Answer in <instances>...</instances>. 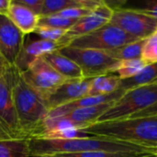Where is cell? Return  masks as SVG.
<instances>
[{"label": "cell", "mask_w": 157, "mask_h": 157, "mask_svg": "<svg viewBox=\"0 0 157 157\" xmlns=\"http://www.w3.org/2000/svg\"><path fill=\"white\" fill-rule=\"evenodd\" d=\"M31 157L38 155H56L61 154H76L85 152H143L154 153L155 148L117 141L105 137L92 136L70 140H54L30 138Z\"/></svg>", "instance_id": "obj_1"}, {"label": "cell", "mask_w": 157, "mask_h": 157, "mask_svg": "<svg viewBox=\"0 0 157 157\" xmlns=\"http://www.w3.org/2000/svg\"><path fill=\"white\" fill-rule=\"evenodd\" d=\"M12 97L18 127L23 138L30 139L40 134L50 110L45 99L24 81L18 70L13 85Z\"/></svg>", "instance_id": "obj_2"}, {"label": "cell", "mask_w": 157, "mask_h": 157, "mask_svg": "<svg viewBox=\"0 0 157 157\" xmlns=\"http://www.w3.org/2000/svg\"><path fill=\"white\" fill-rule=\"evenodd\" d=\"M85 131L94 136L157 147V115L96 122Z\"/></svg>", "instance_id": "obj_3"}, {"label": "cell", "mask_w": 157, "mask_h": 157, "mask_svg": "<svg viewBox=\"0 0 157 157\" xmlns=\"http://www.w3.org/2000/svg\"><path fill=\"white\" fill-rule=\"evenodd\" d=\"M157 102V83L138 86L125 91L97 122L112 121L131 118Z\"/></svg>", "instance_id": "obj_4"}, {"label": "cell", "mask_w": 157, "mask_h": 157, "mask_svg": "<svg viewBox=\"0 0 157 157\" xmlns=\"http://www.w3.org/2000/svg\"><path fill=\"white\" fill-rule=\"evenodd\" d=\"M58 52L80 67L84 78L115 74L121 62L111 58L106 52L98 50L79 49L66 45L60 47Z\"/></svg>", "instance_id": "obj_5"}, {"label": "cell", "mask_w": 157, "mask_h": 157, "mask_svg": "<svg viewBox=\"0 0 157 157\" xmlns=\"http://www.w3.org/2000/svg\"><path fill=\"white\" fill-rule=\"evenodd\" d=\"M17 68L7 64L0 75V140L24 139L17 120L12 89Z\"/></svg>", "instance_id": "obj_6"}, {"label": "cell", "mask_w": 157, "mask_h": 157, "mask_svg": "<svg viewBox=\"0 0 157 157\" xmlns=\"http://www.w3.org/2000/svg\"><path fill=\"white\" fill-rule=\"evenodd\" d=\"M136 40H138V39L129 35L116 25L109 22L91 33L71 40L67 45L79 49L108 52Z\"/></svg>", "instance_id": "obj_7"}, {"label": "cell", "mask_w": 157, "mask_h": 157, "mask_svg": "<svg viewBox=\"0 0 157 157\" xmlns=\"http://www.w3.org/2000/svg\"><path fill=\"white\" fill-rule=\"evenodd\" d=\"M21 76L24 81L45 100L61 85L67 81L42 57L38 58L26 71L22 72Z\"/></svg>", "instance_id": "obj_8"}, {"label": "cell", "mask_w": 157, "mask_h": 157, "mask_svg": "<svg viewBox=\"0 0 157 157\" xmlns=\"http://www.w3.org/2000/svg\"><path fill=\"white\" fill-rule=\"evenodd\" d=\"M109 22L138 40L148 39L157 29V19L139 9L118 7L113 10Z\"/></svg>", "instance_id": "obj_9"}, {"label": "cell", "mask_w": 157, "mask_h": 157, "mask_svg": "<svg viewBox=\"0 0 157 157\" xmlns=\"http://www.w3.org/2000/svg\"><path fill=\"white\" fill-rule=\"evenodd\" d=\"M113 14V9L104 1L99 6L91 11L88 15L81 17L76 23L66 31L63 38L58 43L59 48L67 45L71 40L91 33L102 26L108 24Z\"/></svg>", "instance_id": "obj_10"}, {"label": "cell", "mask_w": 157, "mask_h": 157, "mask_svg": "<svg viewBox=\"0 0 157 157\" xmlns=\"http://www.w3.org/2000/svg\"><path fill=\"white\" fill-rule=\"evenodd\" d=\"M25 38L26 35L6 16L0 15V54L7 64H15Z\"/></svg>", "instance_id": "obj_11"}, {"label": "cell", "mask_w": 157, "mask_h": 157, "mask_svg": "<svg viewBox=\"0 0 157 157\" xmlns=\"http://www.w3.org/2000/svg\"><path fill=\"white\" fill-rule=\"evenodd\" d=\"M93 78L67 80L45 100L49 110L87 97Z\"/></svg>", "instance_id": "obj_12"}, {"label": "cell", "mask_w": 157, "mask_h": 157, "mask_svg": "<svg viewBox=\"0 0 157 157\" xmlns=\"http://www.w3.org/2000/svg\"><path fill=\"white\" fill-rule=\"evenodd\" d=\"M58 49L59 44L56 42L41 39L32 40L29 37H26L14 66L22 73L26 71L38 58Z\"/></svg>", "instance_id": "obj_13"}, {"label": "cell", "mask_w": 157, "mask_h": 157, "mask_svg": "<svg viewBox=\"0 0 157 157\" xmlns=\"http://www.w3.org/2000/svg\"><path fill=\"white\" fill-rule=\"evenodd\" d=\"M125 93V91L121 88H119L115 92L109 94V95H102V96H95V97H86L84 98L70 102L68 104L63 105L59 108H56L52 110H51L48 114L47 119L50 118H55L61 115H63L65 113H68L72 110H75L76 109L80 108H87V107H94L98 106L106 103H111L116 102L121 96Z\"/></svg>", "instance_id": "obj_14"}, {"label": "cell", "mask_w": 157, "mask_h": 157, "mask_svg": "<svg viewBox=\"0 0 157 157\" xmlns=\"http://www.w3.org/2000/svg\"><path fill=\"white\" fill-rule=\"evenodd\" d=\"M7 17L24 35L27 36L33 33L38 28L40 16L34 14L16 0H12Z\"/></svg>", "instance_id": "obj_15"}, {"label": "cell", "mask_w": 157, "mask_h": 157, "mask_svg": "<svg viewBox=\"0 0 157 157\" xmlns=\"http://www.w3.org/2000/svg\"><path fill=\"white\" fill-rule=\"evenodd\" d=\"M113 103L114 102L106 103L94 107L80 108L61 116L75 123L79 129L86 130V128L96 123L98 120L113 105Z\"/></svg>", "instance_id": "obj_16"}, {"label": "cell", "mask_w": 157, "mask_h": 157, "mask_svg": "<svg viewBox=\"0 0 157 157\" xmlns=\"http://www.w3.org/2000/svg\"><path fill=\"white\" fill-rule=\"evenodd\" d=\"M42 58L66 80L84 78L80 67L71 59L60 53L58 50L43 55Z\"/></svg>", "instance_id": "obj_17"}, {"label": "cell", "mask_w": 157, "mask_h": 157, "mask_svg": "<svg viewBox=\"0 0 157 157\" xmlns=\"http://www.w3.org/2000/svg\"><path fill=\"white\" fill-rule=\"evenodd\" d=\"M103 2L104 1L99 0H44V5L40 17L54 15L63 10L75 7L94 10Z\"/></svg>", "instance_id": "obj_18"}, {"label": "cell", "mask_w": 157, "mask_h": 157, "mask_svg": "<svg viewBox=\"0 0 157 157\" xmlns=\"http://www.w3.org/2000/svg\"><path fill=\"white\" fill-rule=\"evenodd\" d=\"M157 81V63L146 64L137 75L134 76L121 80L120 88L124 91L130 90L132 88H135L138 86L149 85L152 83H155Z\"/></svg>", "instance_id": "obj_19"}, {"label": "cell", "mask_w": 157, "mask_h": 157, "mask_svg": "<svg viewBox=\"0 0 157 157\" xmlns=\"http://www.w3.org/2000/svg\"><path fill=\"white\" fill-rule=\"evenodd\" d=\"M121 78L116 74L99 75L92 79L87 97L109 95L120 88Z\"/></svg>", "instance_id": "obj_20"}, {"label": "cell", "mask_w": 157, "mask_h": 157, "mask_svg": "<svg viewBox=\"0 0 157 157\" xmlns=\"http://www.w3.org/2000/svg\"><path fill=\"white\" fill-rule=\"evenodd\" d=\"M0 157H31L29 139L0 140Z\"/></svg>", "instance_id": "obj_21"}, {"label": "cell", "mask_w": 157, "mask_h": 157, "mask_svg": "<svg viewBox=\"0 0 157 157\" xmlns=\"http://www.w3.org/2000/svg\"><path fill=\"white\" fill-rule=\"evenodd\" d=\"M146 39L138 40L134 42L126 44L124 46L119 47L114 50L106 52L111 58L118 61L125 60H133V59H142V52L144 46L145 44Z\"/></svg>", "instance_id": "obj_22"}, {"label": "cell", "mask_w": 157, "mask_h": 157, "mask_svg": "<svg viewBox=\"0 0 157 157\" xmlns=\"http://www.w3.org/2000/svg\"><path fill=\"white\" fill-rule=\"evenodd\" d=\"M146 64L147 63L143 59L121 61L115 74L121 78V80L128 79L137 75Z\"/></svg>", "instance_id": "obj_23"}, {"label": "cell", "mask_w": 157, "mask_h": 157, "mask_svg": "<svg viewBox=\"0 0 157 157\" xmlns=\"http://www.w3.org/2000/svg\"><path fill=\"white\" fill-rule=\"evenodd\" d=\"M154 153L143 152H85L76 154H61L56 155V157H144Z\"/></svg>", "instance_id": "obj_24"}, {"label": "cell", "mask_w": 157, "mask_h": 157, "mask_svg": "<svg viewBox=\"0 0 157 157\" xmlns=\"http://www.w3.org/2000/svg\"><path fill=\"white\" fill-rule=\"evenodd\" d=\"M77 20L75 19H69L58 15H50V16H42L39 18L38 27H48L53 29H60L68 30L70 29Z\"/></svg>", "instance_id": "obj_25"}, {"label": "cell", "mask_w": 157, "mask_h": 157, "mask_svg": "<svg viewBox=\"0 0 157 157\" xmlns=\"http://www.w3.org/2000/svg\"><path fill=\"white\" fill-rule=\"evenodd\" d=\"M67 30L64 29H53V28H48V27H38L35 31L33 32L34 34L38 35L40 39L52 41L59 43L61 40L63 38Z\"/></svg>", "instance_id": "obj_26"}, {"label": "cell", "mask_w": 157, "mask_h": 157, "mask_svg": "<svg viewBox=\"0 0 157 157\" xmlns=\"http://www.w3.org/2000/svg\"><path fill=\"white\" fill-rule=\"evenodd\" d=\"M142 59L147 63H157V36L153 35L146 39L142 52Z\"/></svg>", "instance_id": "obj_27"}, {"label": "cell", "mask_w": 157, "mask_h": 157, "mask_svg": "<svg viewBox=\"0 0 157 157\" xmlns=\"http://www.w3.org/2000/svg\"><path fill=\"white\" fill-rule=\"evenodd\" d=\"M91 11H93V10H89V9L83 8V7H75V8H68V9L63 10V11H61L57 14H54V15H58L60 17L69 18V19L78 20L81 17L88 15Z\"/></svg>", "instance_id": "obj_28"}, {"label": "cell", "mask_w": 157, "mask_h": 157, "mask_svg": "<svg viewBox=\"0 0 157 157\" xmlns=\"http://www.w3.org/2000/svg\"><path fill=\"white\" fill-rule=\"evenodd\" d=\"M17 3L29 8L34 14L40 16L44 5V0H16Z\"/></svg>", "instance_id": "obj_29"}, {"label": "cell", "mask_w": 157, "mask_h": 157, "mask_svg": "<svg viewBox=\"0 0 157 157\" xmlns=\"http://www.w3.org/2000/svg\"><path fill=\"white\" fill-rule=\"evenodd\" d=\"M141 12L157 19V0H149L145 3L144 8L139 9Z\"/></svg>", "instance_id": "obj_30"}, {"label": "cell", "mask_w": 157, "mask_h": 157, "mask_svg": "<svg viewBox=\"0 0 157 157\" xmlns=\"http://www.w3.org/2000/svg\"><path fill=\"white\" fill-rule=\"evenodd\" d=\"M157 115V102L153 106L149 107L148 109L142 110L134 115H132L131 118H141V117H147V116H155Z\"/></svg>", "instance_id": "obj_31"}, {"label": "cell", "mask_w": 157, "mask_h": 157, "mask_svg": "<svg viewBox=\"0 0 157 157\" xmlns=\"http://www.w3.org/2000/svg\"><path fill=\"white\" fill-rule=\"evenodd\" d=\"M11 1L12 0H0V15L7 17Z\"/></svg>", "instance_id": "obj_32"}, {"label": "cell", "mask_w": 157, "mask_h": 157, "mask_svg": "<svg viewBox=\"0 0 157 157\" xmlns=\"http://www.w3.org/2000/svg\"><path fill=\"white\" fill-rule=\"evenodd\" d=\"M7 65V63L5 61V59L2 57V55L0 54V75H1V74L3 73V71H4V69H5V67Z\"/></svg>", "instance_id": "obj_33"}, {"label": "cell", "mask_w": 157, "mask_h": 157, "mask_svg": "<svg viewBox=\"0 0 157 157\" xmlns=\"http://www.w3.org/2000/svg\"><path fill=\"white\" fill-rule=\"evenodd\" d=\"M33 157H56L55 155H38V156H33Z\"/></svg>", "instance_id": "obj_34"}, {"label": "cell", "mask_w": 157, "mask_h": 157, "mask_svg": "<svg viewBox=\"0 0 157 157\" xmlns=\"http://www.w3.org/2000/svg\"><path fill=\"white\" fill-rule=\"evenodd\" d=\"M144 157H156V155L155 154H151V155H148Z\"/></svg>", "instance_id": "obj_35"}, {"label": "cell", "mask_w": 157, "mask_h": 157, "mask_svg": "<svg viewBox=\"0 0 157 157\" xmlns=\"http://www.w3.org/2000/svg\"><path fill=\"white\" fill-rule=\"evenodd\" d=\"M155 154L156 155V157H157V147H155Z\"/></svg>", "instance_id": "obj_36"}, {"label": "cell", "mask_w": 157, "mask_h": 157, "mask_svg": "<svg viewBox=\"0 0 157 157\" xmlns=\"http://www.w3.org/2000/svg\"><path fill=\"white\" fill-rule=\"evenodd\" d=\"M155 35H156L157 36V29H156V31H155Z\"/></svg>", "instance_id": "obj_37"}, {"label": "cell", "mask_w": 157, "mask_h": 157, "mask_svg": "<svg viewBox=\"0 0 157 157\" xmlns=\"http://www.w3.org/2000/svg\"><path fill=\"white\" fill-rule=\"evenodd\" d=\"M155 83H157V81H156V82H155Z\"/></svg>", "instance_id": "obj_38"}]
</instances>
